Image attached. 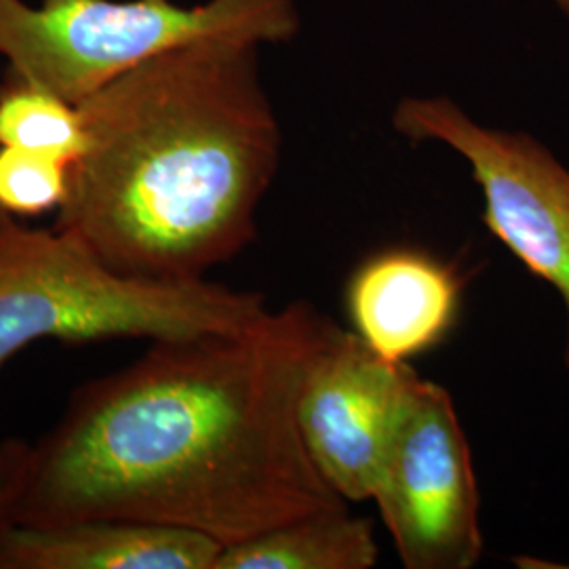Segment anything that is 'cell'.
Wrapping results in <instances>:
<instances>
[{
  "mask_svg": "<svg viewBox=\"0 0 569 569\" xmlns=\"http://www.w3.org/2000/svg\"><path fill=\"white\" fill-rule=\"evenodd\" d=\"M260 47L186 42L82 100L87 150L53 228L117 272L161 281L204 279L253 243L283 143Z\"/></svg>",
  "mask_w": 569,
  "mask_h": 569,
  "instance_id": "2",
  "label": "cell"
},
{
  "mask_svg": "<svg viewBox=\"0 0 569 569\" xmlns=\"http://www.w3.org/2000/svg\"><path fill=\"white\" fill-rule=\"evenodd\" d=\"M70 169L60 159L0 146V211L21 220L60 211L70 192Z\"/></svg>",
  "mask_w": 569,
  "mask_h": 569,
  "instance_id": "12",
  "label": "cell"
},
{
  "mask_svg": "<svg viewBox=\"0 0 569 569\" xmlns=\"http://www.w3.org/2000/svg\"><path fill=\"white\" fill-rule=\"evenodd\" d=\"M418 371L336 329L306 371L296 418L317 472L346 502L373 498Z\"/></svg>",
  "mask_w": 569,
  "mask_h": 569,
  "instance_id": "7",
  "label": "cell"
},
{
  "mask_svg": "<svg viewBox=\"0 0 569 569\" xmlns=\"http://www.w3.org/2000/svg\"><path fill=\"white\" fill-rule=\"evenodd\" d=\"M300 30L293 0H0V58L9 81L81 103L143 61L220 34L284 42Z\"/></svg>",
  "mask_w": 569,
  "mask_h": 569,
  "instance_id": "4",
  "label": "cell"
},
{
  "mask_svg": "<svg viewBox=\"0 0 569 569\" xmlns=\"http://www.w3.org/2000/svg\"><path fill=\"white\" fill-rule=\"evenodd\" d=\"M392 127L409 142L443 143L467 161L489 232L563 300L569 369L568 167L529 133L483 127L448 98H407L395 108Z\"/></svg>",
  "mask_w": 569,
  "mask_h": 569,
  "instance_id": "5",
  "label": "cell"
},
{
  "mask_svg": "<svg viewBox=\"0 0 569 569\" xmlns=\"http://www.w3.org/2000/svg\"><path fill=\"white\" fill-rule=\"evenodd\" d=\"M32 443L11 437L0 441V529L13 523L21 491L26 486Z\"/></svg>",
  "mask_w": 569,
  "mask_h": 569,
  "instance_id": "13",
  "label": "cell"
},
{
  "mask_svg": "<svg viewBox=\"0 0 569 569\" xmlns=\"http://www.w3.org/2000/svg\"><path fill=\"white\" fill-rule=\"evenodd\" d=\"M462 308V279L437 256L388 247L355 268L346 284L352 333L392 363H409L448 340Z\"/></svg>",
  "mask_w": 569,
  "mask_h": 569,
  "instance_id": "8",
  "label": "cell"
},
{
  "mask_svg": "<svg viewBox=\"0 0 569 569\" xmlns=\"http://www.w3.org/2000/svg\"><path fill=\"white\" fill-rule=\"evenodd\" d=\"M266 310L258 291L122 274L58 228L0 211V371L42 340H192L247 329Z\"/></svg>",
  "mask_w": 569,
  "mask_h": 569,
  "instance_id": "3",
  "label": "cell"
},
{
  "mask_svg": "<svg viewBox=\"0 0 569 569\" xmlns=\"http://www.w3.org/2000/svg\"><path fill=\"white\" fill-rule=\"evenodd\" d=\"M0 146L74 164L87 150L79 103L32 82L0 84Z\"/></svg>",
  "mask_w": 569,
  "mask_h": 569,
  "instance_id": "11",
  "label": "cell"
},
{
  "mask_svg": "<svg viewBox=\"0 0 569 569\" xmlns=\"http://www.w3.org/2000/svg\"><path fill=\"white\" fill-rule=\"evenodd\" d=\"M338 329L293 302L234 333L154 342L79 390L32 456L13 521L129 519L222 547L346 509L306 453L296 406Z\"/></svg>",
  "mask_w": 569,
  "mask_h": 569,
  "instance_id": "1",
  "label": "cell"
},
{
  "mask_svg": "<svg viewBox=\"0 0 569 569\" xmlns=\"http://www.w3.org/2000/svg\"><path fill=\"white\" fill-rule=\"evenodd\" d=\"M222 549L192 529L106 517L0 529V569H216Z\"/></svg>",
  "mask_w": 569,
  "mask_h": 569,
  "instance_id": "9",
  "label": "cell"
},
{
  "mask_svg": "<svg viewBox=\"0 0 569 569\" xmlns=\"http://www.w3.org/2000/svg\"><path fill=\"white\" fill-rule=\"evenodd\" d=\"M557 4H559V9L566 13V16H569V0H555Z\"/></svg>",
  "mask_w": 569,
  "mask_h": 569,
  "instance_id": "14",
  "label": "cell"
},
{
  "mask_svg": "<svg viewBox=\"0 0 569 569\" xmlns=\"http://www.w3.org/2000/svg\"><path fill=\"white\" fill-rule=\"evenodd\" d=\"M407 569H468L483 536L465 428L448 390L418 376L373 498Z\"/></svg>",
  "mask_w": 569,
  "mask_h": 569,
  "instance_id": "6",
  "label": "cell"
},
{
  "mask_svg": "<svg viewBox=\"0 0 569 569\" xmlns=\"http://www.w3.org/2000/svg\"><path fill=\"white\" fill-rule=\"evenodd\" d=\"M378 555L371 523L346 507L305 515L224 547L216 569H369Z\"/></svg>",
  "mask_w": 569,
  "mask_h": 569,
  "instance_id": "10",
  "label": "cell"
}]
</instances>
